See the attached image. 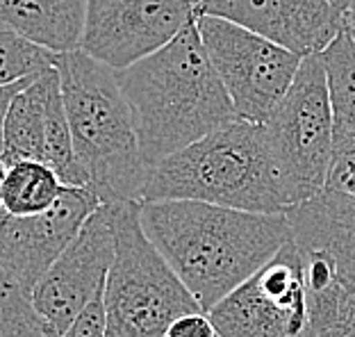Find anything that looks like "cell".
<instances>
[{"instance_id": "24", "label": "cell", "mask_w": 355, "mask_h": 337, "mask_svg": "<svg viewBox=\"0 0 355 337\" xmlns=\"http://www.w3.org/2000/svg\"><path fill=\"white\" fill-rule=\"evenodd\" d=\"M164 337H219V331L207 312H191V315L178 317L166 328Z\"/></svg>"}, {"instance_id": "23", "label": "cell", "mask_w": 355, "mask_h": 337, "mask_svg": "<svg viewBox=\"0 0 355 337\" xmlns=\"http://www.w3.org/2000/svg\"><path fill=\"white\" fill-rule=\"evenodd\" d=\"M60 337H107V319H105L103 294Z\"/></svg>"}, {"instance_id": "16", "label": "cell", "mask_w": 355, "mask_h": 337, "mask_svg": "<svg viewBox=\"0 0 355 337\" xmlns=\"http://www.w3.org/2000/svg\"><path fill=\"white\" fill-rule=\"evenodd\" d=\"M64 184L46 162L23 159L5 166L0 210L12 216H37L58 203Z\"/></svg>"}, {"instance_id": "14", "label": "cell", "mask_w": 355, "mask_h": 337, "mask_svg": "<svg viewBox=\"0 0 355 337\" xmlns=\"http://www.w3.org/2000/svg\"><path fill=\"white\" fill-rule=\"evenodd\" d=\"M87 0H0V23L55 55L83 46Z\"/></svg>"}, {"instance_id": "21", "label": "cell", "mask_w": 355, "mask_h": 337, "mask_svg": "<svg viewBox=\"0 0 355 337\" xmlns=\"http://www.w3.org/2000/svg\"><path fill=\"white\" fill-rule=\"evenodd\" d=\"M310 337H355V283H342L326 317Z\"/></svg>"}, {"instance_id": "17", "label": "cell", "mask_w": 355, "mask_h": 337, "mask_svg": "<svg viewBox=\"0 0 355 337\" xmlns=\"http://www.w3.org/2000/svg\"><path fill=\"white\" fill-rule=\"evenodd\" d=\"M328 76L335 114V139H355V42L349 30L319 55Z\"/></svg>"}, {"instance_id": "26", "label": "cell", "mask_w": 355, "mask_h": 337, "mask_svg": "<svg viewBox=\"0 0 355 337\" xmlns=\"http://www.w3.org/2000/svg\"><path fill=\"white\" fill-rule=\"evenodd\" d=\"M330 3H333L337 10L344 12V14H349L353 7H355V0H330Z\"/></svg>"}, {"instance_id": "2", "label": "cell", "mask_w": 355, "mask_h": 337, "mask_svg": "<svg viewBox=\"0 0 355 337\" xmlns=\"http://www.w3.org/2000/svg\"><path fill=\"white\" fill-rule=\"evenodd\" d=\"M119 85L130 103L141 159H162L237 121L235 107L203 46L198 21L162 51L123 71Z\"/></svg>"}, {"instance_id": "3", "label": "cell", "mask_w": 355, "mask_h": 337, "mask_svg": "<svg viewBox=\"0 0 355 337\" xmlns=\"http://www.w3.org/2000/svg\"><path fill=\"white\" fill-rule=\"evenodd\" d=\"M55 71L67 107L78 162L103 205L139 200L148 168L116 71L83 51L58 55Z\"/></svg>"}, {"instance_id": "12", "label": "cell", "mask_w": 355, "mask_h": 337, "mask_svg": "<svg viewBox=\"0 0 355 337\" xmlns=\"http://www.w3.org/2000/svg\"><path fill=\"white\" fill-rule=\"evenodd\" d=\"M198 16L230 21L303 60L321 55L346 28V14L330 0H203Z\"/></svg>"}, {"instance_id": "1", "label": "cell", "mask_w": 355, "mask_h": 337, "mask_svg": "<svg viewBox=\"0 0 355 337\" xmlns=\"http://www.w3.org/2000/svg\"><path fill=\"white\" fill-rule=\"evenodd\" d=\"M141 228L203 312L244 285L292 239L285 212L255 214L196 200L141 203Z\"/></svg>"}, {"instance_id": "6", "label": "cell", "mask_w": 355, "mask_h": 337, "mask_svg": "<svg viewBox=\"0 0 355 337\" xmlns=\"http://www.w3.org/2000/svg\"><path fill=\"white\" fill-rule=\"evenodd\" d=\"M262 130L289 207L321 194L335 155V114L319 55L301 62Z\"/></svg>"}, {"instance_id": "25", "label": "cell", "mask_w": 355, "mask_h": 337, "mask_svg": "<svg viewBox=\"0 0 355 337\" xmlns=\"http://www.w3.org/2000/svg\"><path fill=\"white\" fill-rule=\"evenodd\" d=\"M39 76H32V78H26V80H19V83H14V85H5V87H0V162H3V132H5V119H7V112H10V105H12V101L19 96L26 87L32 83V80H37Z\"/></svg>"}, {"instance_id": "7", "label": "cell", "mask_w": 355, "mask_h": 337, "mask_svg": "<svg viewBox=\"0 0 355 337\" xmlns=\"http://www.w3.org/2000/svg\"><path fill=\"white\" fill-rule=\"evenodd\" d=\"M198 32L237 119L262 126L285 98L303 58L216 16H198Z\"/></svg>"}, {"instance_id": "15", "label": "cell", "mask_w": 355, "mask_h": 337, "mask_svg": "<svg viewBox=\"0 0 355 337\" xmlns=\"http://www.w3.org/2000/svg\"><path fill=\"white\" fill-rule=\"evenodd\" d=\"M55 78H58V71H46L37 80H32L26 89L12 101L3 132L5 166L23 162V159H39V162H44L46 103Z\"/></svg>"}, {"instance_id": "18", "label": "cell", "mask_w": 355, "mask_h": 337, "mask_svg": "<svg viewBox=\"0 0 355 337\" xmlns=\"http://www.w3.org/2000/svg\"><path fill=\"white\" fill-rule=\"evenodd\" d=\"M44 162L60 175L64 187H87L89 189V178L76 155L73 135H71L67 107H64L60 76L53 80L51 94H48V103H46Z\"/></svg>"}, {"instance_id": "22", "label": "cell", "mask_w": 355, "mask_h": 337, "mask_svg": "<svg viewBox=\"0 0 355 337\" xmlns=\"http://www.w3.org/2000/svg\"><path fill=\"white\" fill-rule=\"evenodd\" d=\"M324 189L355 198V139H335V155Z\"/></svg>"}, {"instance_id": "10", "label": "cell", "mask_w": 355, "mask_h": 337, "mask_svg": "<svg viewBox=\"0 0 355 337\" xmlns=\"http://www.w3.org/2000/svg\"><path fill=\"white\" fill-rule=\"evenodd\" d=\"M116 253L112 207L101 205L32 292L51 337H60L105 292Z\"/></svg>"}, {"instance_id": "8", "label": "cell", "mask_w": 355, "mask_h": 337, "mask_svg": "<svg viewBox=\"0 0 355 337\" xmlns=\"http://www.w3.org/2000/svg\"><path fill=\"white\" fill-rule=\"evenodd\" d=\"M207 315L219 337H310L301 248L289 239Z\"/></svg>"}, {"instance_id": "27", "label": "cell", "mask_w": 355, "mask_h": 337, "mask_svg": "<svg viewBox=\"0 0 355 337\" xmlns=\"http://www.w3.org/2000/svg\"><path fill=\"white\" fill-rule=\"evenodd\" d=\"M346 30H349L351 39L355 42V7H353L349 14H346Z\"/></svg>"}, {"instance_id": "9", "label": "cell", "mask_w": 355, "mask_h": 337, "mask_svg": "<svg viewBox=\"0 0 355 337\" xmlns=\"http://www.w3.org/2000/svg\"><path fill=\"white\" fill-rule=\"evenodd\" d=\"M203 0H87L80 51L123 71L162 51L198 21Z\"/></svg>"}, {"instance_id": "5", "label": "cell", "mask_w": 355, "mask_h": 337, "mask_svg": "<svg viewBox=\"0 0 355 337\" xmlns=\"http://www.w3.org/2000/svg\"><path fill=\"white\" fill-rule=\"evenodd\" d=\"M116 253L105 283L107 337H162L178 317L203 312L141 228V203H114Z\"/></svg>"}, {"instance_id": "20", "label": "cell", "mask_w": 355, "mask_h": 337, "mask_svg": "<svg viewBox=\"0 0 355 337\" xmlns=\"http://www.w3.org/2000/svg\"><path fill=\"white\" fill-rule=\"evenodd\" d=\"M0 337H51L42 315L16 280L0 267Z\"/></svg>"}, {"instance_id": "29", "label": "cell", "mask_w": 355, "mask_h": 337, "mask_svg": "<svg viewBox=\"0 0 355 337\" xmlns=\"http://www.w3.org/2000/svg\"><path fill=\"white\" fill-rule=\"evenodd\" d=\"M162 337H164V335H162Z\"/></svg>"}, {"instance_id": "13", "label": "cell", "mask_w": 355, "mask_h": 337, "mask_svg": "<svg viewBox=\"0 0 355 337\" xmlns=\"http://www.w3.org/2000/svg\"><path fill=\"white\" fill-rule=\"evenodd\" d=\"M292 242L301 251H321L342 280L355 283V198L324 189L285 212Z\"/></svg>"}, {"instance_id": "28", "label": "cell", "mask_w": 355, "mask_h": 337, "mask_svg": "<svg viewBox=\"0 0 355 337\" xmlns=\"http://www.w3.org/2000/svg\"><path fill=\"white\" fill-rule=\"evenodd\" d=\"M3 175H5V164L0 162V182H3Z\"/></svg>"}, {"instance_id": "11", "label": "cell", "mask_w": 355, "mask_h": 337, "mask_svg": "<svg viewBox=\"0 0 355 337\" xmlns=\"http://www.w3.org/2000/svg\"><path fill=\"white\" fill-rule=\"evenodd\" d=\"M101 205L92 189L64 187L58 203L37 216L0 210V267L32 294Z\"/></svg>"}, {"instance_id": "19", "label": "cell", "mask_w": 355, "mask_h": 337, "mask_svg": "<svg viewBox=\"0 0 355 337\" xmlns=\"http://www.w3.org/2000/svg\"><path fill=\"white\" fill-rule=\"evenodd\" d=\"M58 55L42 46L30 44L12 28L0 23V87L14 85L19 80L42 76L55 69Z\"/></svg>"}, {"instance_id": "4", "label": "cell", "mask_w": 355, "mask_h": 337, "mask_svg": "<svg viewBox=\"0 0 355 337\" xmlns=\"http://www.w3.org/2000/svg\"><path fill=\"white\" fill-rule=\"evenodd\" d=\"M196 200L255 214L289 210L262 126L232 121L153 166L141 203Z\"/></svg>"}]
</instances>
